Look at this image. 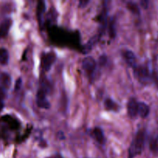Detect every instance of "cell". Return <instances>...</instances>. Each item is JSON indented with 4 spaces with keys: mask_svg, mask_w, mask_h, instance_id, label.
Segmentation results:
<instances>
[{
    "mask_svg": "<svg viewBox=\"0 0 158 158\" xmlns=\"http://www.w3.org/2000/svg\"><path fill=\"white\" fill-rule=\"evenodd\" d=\"M123 58H124L126 63L130 66L133 68H135L136 66V56L135 54L131 50H125L123 53Z\"/></svg>",
    "mask_w": 158,
    "mask_h": 158,
    "instance_id": "10",
    "label": "cell"
},
{
    "mask_svg": "<svg viewBox=\"0 0 158 158\" xmlns=\"http://www.w3.org/2000/svg\"><path fill=\"white\" fill-rule=\"evenodd\" d=\"M5 96H6V89L0 86V101H3Z\"/></svg>",
    "mask_w": 158,
    "mask_h": 158,
    "instance_id": "19",
    "label": "cell"
},
{
    "mask_svg": "<svg viewBox=\"0 0 158 158\" xmlns=\"http://www.w3.org/2000/svg\"><path fill=\"white\" fill-rule=\"evenodd\" d=\"M127 113L131 118L138 115V102L135 98L130 99L127 103Z\"/></svg>",
    "mask_w": 158,
    "mask_h": 158,
    "instance_id": "6",
    "label": "cell"
},
{
    "mask_svg": "<svg viewBox=\"0 0 158 158\" xmlns=\"http://www.w3.org/2000/svg\"><path fill=\"white\" fill-rule=\"evenodd\" d=\"M12 20L10 19H6L0 24V38L6 36L12 26Z\"/></svg>",
    "mask_w": 158,
    "mask_h": 158,
    "instance_id": "9",
    "label": "cell"
},
{
    "mask_svg": "<svg viewBox=\"0 0 158 158\" xmlns=\"http://www.w3.org/2000/svg\"><path fill=\"white\" fill-rule=\"evenodd\" d=\"M22 85V80L21 78H19L18 80H16V83H15V89L17 90V89H19L20 87H21Z\"/></svg>",
    "mask_w": 158,
    "mask_h": 158,
    "instance_id": "21",
    "label": "cell"
},
{
    "mask_svg": "<svg viewBox=\"0 0 158 158\" xmlns=\"http://www.w3.org/2000/svg\"><path fill=\"white\" fill-rule=\"evenodd\" d=\"M91 137L100 144H104L105 137L103 131L100 127H95L91 131Z\"/></svg>",
    "mask_w": 158,
    "mask_h": 158,
    "instance_id": "7",
    "label": "cell"
},
{
    "mask_svg": "<svg viewBox=\"0 0 158 158\" xmlns=\"http://www.w3.org/2000/svg\"><path fill=\"white\" fill-rule=\"evenodd\" d=\"M150 148L154 153H158V138L151 139L150 142Z\"/></svg>",
    "mask_w": 158,
    "mask_h": 158,
    "instance_id": "18",
    "label": "cell"
},
{
    "mask_svg": "<svg viewBox=\"0 0 158 158\" xmlns=\"http://www.w3.org/2000/svg\"><path fill=\"white\" fill-rule=\"evenodd\" d=\"M104 106L105 108L108 110H112V111H117L120 109V106L117 104V103L114 101L112 99L107 98L104 101Z\"/></svg>",
    "mask_w": 158,
    "mask_h": 158,
    "instance_id": "14",
    "label": "cell"
},
{
    "mask_svg": "<svg viewBox=\"0 0 158 158\" xmlns=\"http://www.w3.org/2000/svg\"><path fill=\"white\" fill-rule=\"evenodd\" d=\"M52 158H63V156L61 155V154H55V155H54Z\"/></svg>",
    "mask_w": 158,
    "mask_h": 158,
    "instance_id": "25",
    "label": "cell"
},
{
    "mask_svg": "<svg viewBox=\"0 0 158 158\" xmlns=\"http://www.w3.org/2000/svg\"><path fill=\"white\" fill-rule=\"evenodd\" d=\"M9 52L6 48H0V64L6 65L9 63Z\"/></svg>",
    "mask_w": 158,
    "mask_h": 158,
    "instance_id": "15",
    "label": "cell"
},
{
    "mask_svg": "<svg viewBox=\"0 0 158 158\" xmlns=\"http://www.w3.org/2000/svg\"><path fill=\"white\" fill-rule=\"evenodd\" d=\"M11 83H12V79L9 74L6 73H3L0 75V83L2 85V87L6 89H9L11 86Z\"/></svg>",
    "mask_w": 158,
    "mask_h": 158,
    "instance_id": "13",
    "label": "cell"
},
{
    "mask_svg": "<svg viewBox=\"0 0 158 158\" xmlns=\"http://www.w3.org/2000/svg\"><path fill=\"white\" fill-rule=\"evenodd\" d=\"M89 2V0H86H86H81V1L79 2V7H80V8L85 7V6H87V4Z\"/></svg>",
    "mask_w": 158,
    "mask_h": 158,
    "instance_id": "20",
    "label": "cell"
},
{
    "mask_svg": "<svg viewBox=\"0 0 158 158\" xmlns=\"http://www.w3.org/2000/svg\"><path fill=\"white\" fill-rule=\"evenodd\" d=\"M106 56H101L100 58V64H104V63H106Z\"/></svg>",
    "mask_w": 158,
    "mask_h": 158,
    "instance_id": "23",
    "label": "cell"
},
{
    "mask_svg": "<svg viewBox=\"0 0 158 158\" xmlns=\"http://www.w3.org/2000/svg\"><path fill=\"white\" fill-rule=\"evenodd\" d=\"M36 103L37 106L43 109H49L50 103L46 98V90L43 88H40L36 93Z\"/></svg>",
    "mask_w": 158,
    "mask_h": 158,
    "instance_id": "5",
    "label": "cell"
},
{
    "mask_svg": "<svg viewBox=\"0 0 158 158\" xmlns=\"http://www.w3.org/2000/svg\"><path fill=\"white\" fill-rule=\"evenodd\" d=\"M150 114V107L143 102H138V115L142 118H146Z\"/></svg>",
    "mask_w": 158,
    "mask_h": 158,
    "instance_id": "12",
    "label": "cell"
},
{
    "mask_svg": "<svg viewBox=\"0 0 158 158\" xmlns=\"http://www.w3.org/2000/svg\"><path fill=\"white\" fill-rule=\"evenodd\" d=\"M3 108H4V102L0 101V112H1V110Z\"/></svg>",
    "mask_w": 158,
    "mask_h": 158,
    "instance_id": "24",
    "label": "cell"
},
{
    "mask_svg": "<svg viewBox=\"0 0 158 158\" xmlns=\"http://www.w3.org/2000/svg\"><path fill=\"white\" fill-rule=\"evenodd\" d=\"M134 75L136 78L143 84L149 83L151 80V76L148 68L144 66H136L134 68Z\"/></svg>",
    "mask_w": 158,
    "mask_h": 158,
    "instance_id": "2",
    "label": "cell"
},
{
    "mask_svg": "<svg viewBox=\"0 0 158 158\" xmlns=\"http://www.w3.org/2000/svg\"><path fill=\"white\" fill-rule=\"evenodd\" d=\"M56 54L53 52H43L41 56V66L43 71H49L55 62Z\"/></svg>",
    "mask_w": 158,
    "mask_h": 158,
    "instance_id": "3",
    "label": "cell"
},
{
    "mask_svg": "<svg viewBox=\"0 0 158 158\" xmlns=\"http://www.w3.org/2000/svg\"><path fill=\"white\" fill-rule=\"evenodd\" d=\"M82 66L88 75L92 76L97 69V62L93 57L86 56L82 61Z\"/></svg>",
    "mask_w": 158,
    "mask_h": 158,
    "instance_id": "4",
    "label": "cell"
},
{
    "mask_svg": "<svg viewBox=\"0 0 158 158\" xmlns=\"http://www.w3.org/2000/svg\"><path fill=\"white\" fill-rule=\"evenodd\" d=\"M46 11V2L43 0L38 2L36 6V16L40 26L43 25V15Z\"/></svg>",
    "mask_w": 158,
    "mask_h": 158,
    "instance_id": "8",
    "label": "cell"
},
{
    "mask_svg": "<svg viewBox=\"0 0 158 158\" xmlns=\"http://www.w3.org/2000/svg\"><path fill=\"white\" fill-rule=\"evenodd\" d=\"M100 37H101V33L97 34V35L93 36L92 38H91L90 40L87 42V43H86V46H85L83 52H84V53H87V52H89V51L92 49V48L94 47L96 44H97V42L100 40Z\"/></svg>",
    "mask_w": 158,
    "mask_h": 158,
    "instance_id": "11",
    "label": "cell"
},
{
    "mask_svg": "<svg viewBox=\"0 0 158 158\" xmlns=\"http://www.w3.org/2000/svg\"><path fill=\"white\" fill-rule=\"evenodd\" d=\"M145 138L146 134L143 130H139L136 133L128 149V158H134L141 154L144 148Z\"/></svg>",
    "mask_w": 158,
    "mask_h": 158,
    "instance_id": "1",
    "label": "cell"
},
{
    "mask_svg": "<svg viewBox=\"0 0 158 158\" xmlns=\"http://www.w3.org/2000/svg\"><path fill=\"white\" fill-rule=\"evenodd\" d=\"M109 32L111 38L114 39L116 35V28H115V19L111 18L109 23Z\"/></svg>",
    "mask_w": 158,
    "mask_h": 158,
    "instance_id": "17",
    "label": "cell"
},
{
    "mask_svg": "<svg viewBox=\"0 0 158 158\" xmlns=\"http://www.w3.org/2000/svg\"><path fill=\"white\" fill-rule=\"evenodd\" d=\"M140 5H141V6L143 8H144V9H147V8L148 7V1H141L140 2Z\"/></svg>",
    "mask_w": 158,
    "mask_h": 158,
    "instance_id": "22",
    "label": "cell"
},
{
    "mask_svg": "<svg viewBox=\"0 0 158 158\" xmlns=\"http://www.w3.org/2000/svg\"><path fill=\"white\" fill-rule=\"evenodd\" d=\"M127 6L128 9L131 10L133 13L136 14V15H140V10L139 6H137V4H136V3L134 2H130L127 3Z\"/></svg>",
    "mask_w": 158,
    "mask_h": 158,
    "instance_id": "16",
    "label": "cell"
}]
</instances>
